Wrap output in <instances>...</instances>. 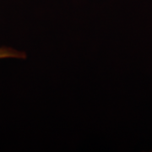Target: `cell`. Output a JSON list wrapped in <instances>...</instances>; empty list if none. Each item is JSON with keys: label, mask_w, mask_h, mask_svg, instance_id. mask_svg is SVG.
Here are the masks:
<instances>
[{"label": "cell", "mask_w": 152, "mask_h": 152, "mask_svg": "<svg viewBox=\"0 0 152 152\" xmlns=\"http://www.w3.org/2000/svg\"><path fill=\"white\" fill-rule=\"evenodd\" d=\"M26 55L24 53L19 52L9 48H0V59L5 58H23Z\"/></svg>", "instance_id": "6da1fadb"}]
</instances>
